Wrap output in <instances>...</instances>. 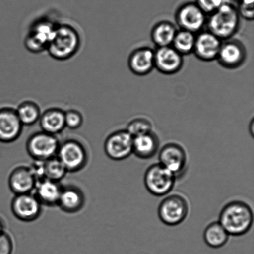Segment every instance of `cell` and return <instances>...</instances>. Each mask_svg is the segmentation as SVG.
<instances>
[{
    "label": "cell",
    "mask_w": 254,
    "mask_h": 254,
    "mask_svg": "<svg viewBox=\"0 0 254 254\" xmlns=\"http://www.w3.org/2000/svg\"><path fill=\"white\" fill-rule=\"evenodd\" d=\"M221 226L232 236L247 234L253 225L254 214L251 206L242 200H233L226 203L220 213Z\"/></svg>",
    "instance_id": "obj_1"
},
{
    "label": "cell",
    "mask_w": 254,
    "mask_h": 254,
    "mask_svg": "<svg viewBox=\"0 0 254 254\" xmlns=\"http://www.w3.org/2000/svg\"><path fill=\"white\" fill-rule=\"evenodd\" d=\"M81 47L78 32L68 24H58L46 51L52 59L67 61L75 56Z\"/></svg>",
    "instance_id": "obj_2"
},
{
    "label": "cell",
    "mask_w": 254,
    "mask_h": 254,
    "mask_svg": "<svg viewBox=\"0 0 254 254\" xmlns=\"http://www.w3.org/2000/svg\"><path fill=\"white\" fill-rule=\"evenodd\" d=\"M208 31L221 40H228L237 32L240 16L235 5L225 2L210 14L207 21Z\"/></svg>",
    "instance_id": "obj_3"
},
{
    "label": "cell",
    "mask_w": 254,
    "mask_h": 254,
    "mask_svg": "<svg viewBox=\"0 0 254 254\" xmlns=\"http://www.w3.org/2000/svg\"><path fill=\"white\" fill-rule=\"evenodd\" d=\"M57 25L58 24L46 17L35 21L25 37L24 46L27 51L34 54L46 51L53 38Z\"/></svg>",
    "instance_id": "obj_4"
},
{
    "label": "cell",
    "mask_w": 254,
    "mask_h": 254,
    "mask_svg": "<svg viewBox=\"0 0 254 254\" xmlns=\"http://www.w3.org/2000/svg\"><path fill=\"white\" fill-rule=\"evenodd\" d=\"M176 177L159 163L149 166L144 175L146 190L154 196L168 195L175 186Z\"/></svg>",
    "instance_id": "obj_5"
},
{
    "label": "cell",
    "mask_w": 254,
    "mask_h": 254,
    "mask_svg": "<svg viewBox=\"0 0 254 254\" xmlns=\"http://www.w3.org/2000/svg\"><path fill=\"white\" fill-rule=\"evenodd\" d=\"M189 213V204L181 194L173 193L166 196L158 206V215L162 223L169 226L181 225Z\"/></svg>",
    "instance_id": "obj_6"
},
{
    "label": "cell",
    "mask_w": 254,
    "mask_h": 254,
    "mask_svg": "<svg viewBox=\"0 0 254 254\" xmlns=\"http://www.w3.org/2000/svg\"><path fill=\"white\" fill-rule=\"evenodd\" d=\"M68 173H76L85 168L88 154L85 147L76 139H69L60 143L57 156Z\"/></svg>",
    "instance_id": "obj_7"
},
{
    "label": "cell",
    "mask_w": 254,
    "mask_h": 254,
    "mask_svg": "<svg viewBox=\"0 0 254 254\" xmlns=\"http://www.w3.org/2000/svg\"><path fill=\"white\" fill-rule=\"evenodd\" d=\"M61 142L57 136L43 131L36 132L27 139V153L33 160L45 161L56 156Z\"/></svg>",
    "instance_id": "obj_8"
},
{
    "label": "cell",
    "mask_w": 254,
    "mask_h": 254,
    "mask_svg": "<svg viewBox=\"0 0 254 254\" xmlns=\"http://www.w3.org/2000/svg\"><path fill=\"white\" fill-rule=\"evenodd\" d=\"M159 163L170 171L176 177L180 178L185 173L188 166V154L181 144L169 142L159 149Z\"/></svg>",
    "instance_id": "obj_9"
},
{
    "label": "cell",
    "mask_w": 254,
    "mask_h": 254,
    "mask_svg": "<svg viewBox=\"0 0 254 254\" xmlns=\"http://www.w3.org/2000/svg\"><path fill=\"white\" fill-rule=\"evenodd\" d=\"M133 137L127 129H119L107 137L104 149L107 156L114 161H123L133 154Z\"/></svg>",
    "instance_id": "obj_10"
},
{
    "label": "cell",
    "mask_w": 254,
    "mask_h": 254,
    "mask_svg": "<svg viewBox=\"0 0 254 254\" xmlns=\"http://www.w3.org/2000/svg\"><path fill=\"white\" fill-rule=\"evenodd\" d=\"M42 206L32 193L15 195L11 204L15 217L24 222H31L38 219L42 213Z\"/></svg>",
    "instance_id": "obj_11"
},
{
    "label": "cell",
    "mask_w": 254,
    "mask_h": 254,
    "mask_svg": "<svg viewBox=\"0 0 254 254\" xmlns=\"http://www.w3.org/2000/svg\"><path fill=\"white\" fill-rule=\"evenodd\" d=\"M176 19L181 29L195 34L205 26L206 14L195 2H189L179 7L176 12Z\"/></svg>",
    "instance_id": "obj_12"
},
{
    "label": "cell",
    "mask_w": 254,
    "mask_h": 254,
    "mask_svg": "<svg viewBox=\"0 0 254 254\" xmlns=\"http://www.w3.org/2000/svg\"><path fill=\"white\" fill-rule=\"evenodd\" d=\"M183 56L172 46L158 47L154 51V68L165 74H173L181 70Z\"/></svg>",
    "instance_id": "obj_13"
},
{
    "label": "cell",
    "mask_w": 254,
    "mask_h": 254,
    "mask_svg": "<svg viewBox=\"0 0 254 254\" xmlns=\"http://www.w3.org/2000/svg\"><path fill=\"white\" fill-rule=\"evenodd\" d=\"M23 125L17 117L16 109H0V142L11 143L21 136Z\"/></svg>",
    "instance_id": "obj_14"
},
{
    "label": "cell",
    "mask_w": 254,
    "mask_h": 254,
    "mask_svg": "<svg viewBox=\"0 0 254 254\" xmlns=\"http://www.w3.org/2000/svg\"><path fill=\"white\" fill-rule=\"evenodd\" d=\"M246 58L245 46L240 41L233 40L221 44L216 60L224 68L236 69L245 63Z\"/></svg>",
    "instance_id": "obj_15"
},
{
    "label": "cell",
    "mask_w": 254,
    "mask_h": 254,
    "mask_svg": "<svg viewBox=\"0 0 254 254\" xmlns=\"http://www.w3.org/2000/svg\"><path fill=\"white\" fill-rule=\"evenodd\" d=\"M37 182L29 166H19L10 173L8 186L15 195H21L33 192Z\"/></svg>",
    "instance_id": "obj_16"
},
{
    "label": "cell",
    "mask_w": 254,
    "mask_h": 254,
    "mask_svg": "<svg viewBox=\"0 0 254 254\" xmlns=\"http://www.w3.org/2000/svg\"><path fill=\"white\" fill-rule=\"evenodd\" d=\"M221 40L210 31L201 32L196 36L193 52L201 61L211 62L217 59Z\"/></svg>",
    "instance_id": "obj_17"
},
{
    "label": "cell",
    "mask_w": 254,
    "mask_h": 254,
    "mask_svg": "<svg viewBox=\"0 0 254 254\" xmlns=\"http://www.w3.org/2000/svg\"><path fill=\"white\" fill-rule=\"evenodd\" d=\"M128 64L132 73L146 75L154 68V51L146 47L134 50L129 55Z\"/></svg>",
    "instance_id": "obj_18"
},
{
    "label": "cell",
    "mask_w": 254,
    "mask_h": 254,
    "mask_svg": "<svg viewBox=\"0 0 254 254\" xmlns=\"http://www.w3.org/2000/svg\"><path fill=\"white\" fill-rule=\"evenodd\" d=\"M85 196L78 187H62L57 206L64 213L73 214L79 212L85 204Z\"/></svg>",
    "instance_id": "obj_19"
},
{
    "label": "cell",
    "mask_w": 254,
    "mask_h": 254,
    "mask_svg": "<svg viewBox=\"0 0 254 254\" xmlns=\"http://www.w3.org/2000/svg\"><path fill=\"white\" fill-rule=\"evenodd\" d=\"M62 186L59 182L43 179L37 182L32 193L42 205L57 206Z\"/></svg>",
    "instance_id": "obj_20"
},
{
    "label": "cell",
    "mask_w": 254,
    "mask_h": 254,
    "mask_svg": "<svg viewBox=\"0 0 254 254\" xmlns=\"http://www.w3.org/2000/svg\"><path fill=\"white\" fill-rule=\"evenodd\" d=\"M160 141L153 131L134 137L133 154L141 159L153 158L159 150Z\"/></svg>",
    "instance_id": "obj_21"
},
{
    "label": "cell",
    "mask_w": 254,
    "mask_h": 254,
    "mask_svg": "<svg viewBox=\"0 0 254 254\" xmlns=\"http://www.w3.org/2000/svg\"><path fill=\"white\" fill-rule=\"evenodd\" d=\"M39 121L42 131L53 135L57 136L66 128L64 111L61 109L53 108L47 109L41 114Z\"/></svg>",
    "instance_id": "obj_22"
},
{
    "label": "cell",
    "mask_w": 254,
    "mask_h": 254,
    "mask_svg": "<svg viewBox=\"0 0 254 254\" xmlns=\"http://www.w3.org/2000/svg\"><path fill=\"white\" fill-rule=\"evenodd\" d=\"M177 32L175 25L172 22L166 21L159 22L152 29V41L158 47L171 46Z\"/></svg>",
    "instance_id": "obj_23"
},
{
    "label": "cell",
    "mask_w": 254,
    "mask_h": 254,
    "mask_svg": "<svg viewBox=\"0 0 254 254\" xmlns=\"http://www.w3.org/2000/svg\"><path fill=\"white\" fill-rule=\"evenodd\" d=\"M230 235L218 221L209 224L203 233L206 245L214 249L222 248L227 243Z\"/></svg>",
    "instance_id": "obj_24"
},
{
    "label": "cell",
    "mask_w": 254,
    "mask_h": 254,
    "mask_svg": "<svg viewBox=\"0 0 254 254\" xmlns=\"http://www.w3.org/2000/svg\"><path fill=\"white\" fill-rule=\"evenodd\" d=\"M16 112L23 126L34 125L39 121L42 114L38 104L31 101L22 102L17 107Z\"/></svg>",
    "instance_id": "obj_25"
},
{
    "label": "cell",
    "mask_w": 254,
    "mask_h": 254,
    "mask_svg": "<svg viewBox=\"0 0 254 254\" xmlns=\"http://www.w3.org/2000/svg\"><path fill=\"white\" fill-rule=\"evenodd\" d=\"M196 40L195 34L186 30L181 29L177 32L172 44V47L182 56L188 55L193 52Z\"/></svg>",
    "instance_id": "obj_26"
},
{
    "label": "cell",
    "mask_w": 254,
    "mask_h": 254,
    "mask_svg": "<svg viewBox=\"0 0 254 254\" xmlns=\"http://www.w3.org/2000/svg\"><path fill=\"white\" fill-rule=\"evenodd\" d=\"M65 167L57 156L44 161V178L59 182L68 173Z\"/></svg>",
    "instance_id": "obj_27"
},
{
    "label": "cell",
    "mask_w": 254,
    "mask_h": 254,
    "mask_svg": "<svg viewBox=\"0 0 254 254\" xmlns=\"http://www.w3.org/2000/svg\"><path fill=\"white\" fill-rule=\"evenodd\" d=\"M126 129L134 138L153 131V125L148 119L139 118L129 122Z\"/></svg>",
    "instance_id": "obj_28"
},
{
    "label": "cell",
    "mask_w": 254,
    "mask_h": 254,
    "mask_svg": "<svg viewBox=\"0 0 254 254\" xmlns=\"http://www.w3.org/2000/svg\"><path fill=\"white\" fill-rule=\"evenodd\" d=\"M83 117L80 112L76 109H69L64 111V123L66 128L70 129H77L83 125Z\"/></svg>",
    "instance_id": "obj_29"
},
{
    "label": "cell",
    "mask_w": 254,
    "mask_h": 254,
    "mask_svg": "<svg viewBox=\"0 0 254 254\" xmlns=\"http://www.w3.org/2000/svg\"><path fill=\"white\" fill-rule=\"evenodd\" d=\"M237 8L240 16L248 21H253L254 17V0H240Z\"/></svg>",
    "instance_id": "obj_30"
},
{
    "label": "cell",
    "mask_w": 254,
    "mask_h": 254,
    "mask_svg": "<svg viewBox=\"0 0 254 254\" xmlns=\"http://www.w3.org/2000/svg\"><path fill=\"white\" fill-rule=\"evenodd\" d=\"M225 2V0H196L195 2L206 14H211Z\"/></svg>",
    "instance_id": "obj_31"
},
{
    "label": "cell",
    "mask_w": 254,
    "mask_h": 254,
    "mask_svg": "<svg viewBox=\"0 0 254 254\" xmlns=\"http://www.w3.org/2000/svg\"><path fill=\"white\" fill-rule=\"evenodd\" d=\"M14 245L11 236L6 231L0 235V254H12Z\"/></svg>",
    "instance_id": "obj_32"
},
{
    "label": "cell",
    "mask_w": 254,
    "mask_h": 254,
    "mask_svg": "<svg viewBox=\"0 0 254 254\" xmlns=\"http://www.w3.org/2000/svg\"><path fill=\"white\" fill-rule=\"evenodd\" d=\"M5 225L4 221H2V219L0 218V235H1V234L5 232Z\"/></svg>",
    "instance_id": "obj_33"
},
{
    "label": "cell",
    "mask_w": 254,
    "mask_h": 254,
    "mask_svg": "<svg viewBox=\"0 0 254 254\" xmlns=\"http://www.w3.org/2000/svg\"><path fill=\"white\" fill-rule=\"evenodd\" d=\"M250 132L251 133V135L254 137V119H253L252 121H251V123L250 124Z\"/></svg>",
    "instance_id": "obj_34"
},
{
    "label": "cell",
    "mask_w": 254,
    "mask_h": 254,
    "mask_svg": "<svg viewBox=\"0 0 254 254\" xmlns=\"http://www.w3.org/2000/svg\"><path fill=\"white\" fill-rule=\"evenodd\" d=\"M239 1H240V0H239Z\"/></svg>",
    "instance_id": "obj_35"
}]
</instances>
